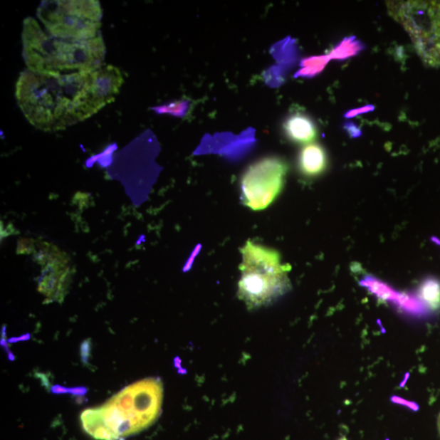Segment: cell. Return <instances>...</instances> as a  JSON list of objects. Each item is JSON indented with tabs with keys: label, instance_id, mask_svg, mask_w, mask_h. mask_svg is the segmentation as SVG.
I'll return each mask as SVG.
<instances>
[{
	"label": "cell",
	"instance_id": "13",
	"mask_svg": "<svg viewBox=\"0 0 440 440\" xmlns=\"http://www.w3.org/2000/svg\"><path fill=\"white\" fill-rule=\"evenodd\" d=\"M189 106V101L179 100L177 101V103L154 107V108L152 110H154L157 114H167L177 117H184L187 114Z\"/></svg>",
	"mask_w": 440,
	"mask_h": 440
},
{
	"label": "cell",
	"instance_id": "7",
	"mask_svg": "<svg viewBox=\"0 0 440 440\" xmlns=\"http://www.w3.org/2000/svg\"><path fill=\"white\" fill-rule=\"evenodd\" d=\"M288 137L298 143H309L317 137L318 131L311 118L306 115L290 116L285 123Z\"/></svg>",
	"mask_w": 440,
	"mask_h": 440
},
{
	"label": "cell",
	"instance_id": "20",
	"mask_svg": "<svg viewBox=\"0 0 440 440\" xmlns=\"http://www.w3.org/2000/svg\"><path fill=\"white\" fill-rule=\"evenodd\" d=\"M51 392L56 394H66L69 393L70 388H66L60 385H55L52 388H51Z\"/></svg>",
	"mask_w": 440,
	"mask_h": 440
},
{
	"label": "cell",
	"instance_id": "16",
	"mask_svg": "<svg viewBox=\"0 0 440 440\" xmlns=\"http://www.w3.org/2000/svg\"><path fill=\"white\" fill-rule=\"evenodd\" d=\"M374 109H375V107L374 105H365L363 107H360V108H358V109H354V110H349L348 112H346L345 115H344V117H345L346 118H352L355 116L364 115V114H366V112L374 111Z\"/></svg>",
	"mask_w": 440,
	"mask_h": 440
},
{
	"label": "cell",
	"instance_id": "6",
	"mask_svg": "<svg viewBox=\"0 0 440 440\" xmlns=\"http://www.w3.org/2000/svg\"><path fill=\"white\" fill-rule=\"evenodd\" d=\"M286 173L287 165L278 157H269L253 163L241 179L245 205L253 211L267 208L283 188Z\"/></svg>",
	"mask_w": 440,
	"mask_h": 440
},
{
	"label": "cell",
	"instance_id": "18",
	"mask_svg": "<svg viewBox=\"0 0 440 440\" xmlns=\"http://www.w3.org/2000/svg\"><path fill=\"white\" fill-rule=\"evenodd\" d=\"M344 127H345V130L349 134L350 137L352 138H357L360 137L361 134H362L359 127L355 125V124L353 122L346 123Z\"/></svg>",
	"mask_w": 440,
	"mask_h": 440
},
{
	"label": "cell",
	"instance_id": "17",
	"mask_svg": "<svg viewBox=\"0 0 440 440\" xmlns=\"http://www.w3.org/2000/svg\"><path fill=\"white\" fill-rule=\"evenodd\" d=\"M6 326H3V329H2V332H1V346L4 347V351L6 352V353L8 354V357L10 360L14 361L15 360V357L14 355L12 353V352L10 351L9 349V345L8 344V342L6 340Z\"/></svg>",
	"mask_w": 440,
	"mask_h": 440
},
{
	"label": "cell",
	"instance_id": "8",
	"mask_svg": "<svg viewBox=\"0 0 440 440\" xmlns=\"http://www.w3.org/2000/svg\"><path fill=\"white\" fill-rule=\"evenodd\" d=\"M300 167L302 172L309 177L323 172L326 167V155L323 147L318 144L304 147L300 156Z\"/></svg>",
	"mask_w": 440,
	"mask_h": 440
},
{
	"label": "cell",
	"instance_id": "4",
	"mask_svg": "<svg viewBox=\"0 0 440 440\" xmlns=\"http://www.w3.org/2000/svg\"><path fill=\"white\" fill-rule=\"evenodd\" d=\"M388 14L409 33L424 65L440 67V1H387Z\"/></svg>",
	"mask_w": 440,
	"mask_h": 440
},
{
	"label": "cell",
	"instance_id": "12",
	"mask_svg": "<svg viewBox=\"0 0 440 440\" xmlns=\"http://www.w3.org/2000/svg\"><path fill=\"white\" fill-rule=\"evenodd\" d=\"M421 297L433 309L440 307V286L436 281L429 280L422 284Z\"/></svg>",
	"mask_w": 440,
	"mask_h": 440
},
{
	"label": "cell",
	"instance_id": "9",
	"mask_svg": "<svg viewBox=\"0 0 440 440\" xmlns=\"http://www.w3.org/2000/svg\"><path fill=\"white\" fill-rule=\"evenodd\" d=\"M365 48V44L357 37H346L331 51L328 56L330 60L342 61L357 56Z\"/></svg>",
	"mask_w": 440,
	"mask_h": 440
},
{
	"label": "cell",
	"instance_id": "14",
	"mask_svg": "<svg viewBox=\"0 0 440 440\" xmlns=\"http://www.w3.org/2000/svg\"><path fill=\"white\" fill-rule=\"evenodd\" d=\"M117 149L116 145H112L109 147L108 149L105 150L103 154H100L97 156H93L88 160L87 167H91L94 164L95 162H98L101 167H108L110 165L112 162V154Z\"/></svg>",
	"mask_w": 440,
	"mask_h": 440
},
{
	"label": "cell",
	"instance_id": "10",
	"mask_svg": "<svg viewBox=\"0 0 440 440\" xmlns=\"http://www.w3.org/2000/svg\"><path fill=\"white\" fill-rule=\"evenodd\" d=\"M328 55L314 56L302 60L301 69L295 73V77L313 78L323 72L329 63Z\"/></svg>",
	"mask_w": 440,
	"mask_h": 440
},
{
	"label": "cell",
	"instance_id": "3",
	"mask_svg": "<svg viewBox=\"0 0 440 440\" xmlns=\"http://www.w3.org/2000/svg\"><path fill=\"white\" fill-rule=\"evenodd\" d=\"M241 253L239 297L248 309L267 306L290 290L291 267L281 263L278 251L248 241Z\"/></svg>",
	"mask_w": 440,
	"mask_h": 440
},
{
	"label": "cell",
	"instance_id": "5",
	"mask_svg": "<svg viewBox=\"0 0 440 440\" xmlns=\"http://www.w3.org/2000/svg\"><path fill=\"white\" fill-rule=\"evenodd\" d=\"M37 16L51 36L89 41L101 33L103 10L98 0H54L41 2Z\"/></svg>",
	"mask_w": 440,
	"mask_h": 440
},
{
	"label": "cell",
	"instance_id": "15",
	"mask_svg": "<svg viewBox=\"0 0 440 440\" xmlns=\"http://www.w3.org/2000/svg\"><path fill=\"white\" fill-rule=\"evenodd\" d=\"M92 347H93V343H92V340H90V338H88V340H84L81 344L80 355H81L82 362L83 363L84 365H89V359H90V357H91Z\"/></svg>",
	"mask_w": 440,
	"mask_h": 440
},
{
	"label": "cell",
	"instance_id": "1",
	"mask_svg": "<svg viewBox=\"0 0 440 440\" xmlns=\"http://www.w3.org/2000/svg\"><path fill=\"white\" fill-rule=\"evenodd\" d=\"M123 83L121 70L111 65L64 75H39L26 69L16 82V99L32 126L58 132L114 103Z\"/></svg>",
	"mask_w": 440,
	"mask_h": 440
},
{
	"label": "cell",
	"instance_id": "19",
	"mask_svg": "<svg viewBox=\"0 0 440 440\" xmlns=\"http://www.w3.org/2000/svg\"><path fill=\"white\" fill-rule=\"evenodd\" d=\"M88 389L85 387H73L70 388L69 393L72 394L73 397H85V394L88 393Z\"/></svg>",
	"mask_w": 440,
	"mask_h": 440
},
{
	"label": "cell",
	"instance_id": "11",
	"mask_svg": "<svg viewBox=\"0 0 440 440\" xmlns=\"http://www.w3.org/2000/svg\"><path fill=\"white\" fill-rule=\"evenodd\" d=\"M360 284L368 288L377 298L387 301L396 302L399 293L394 291L392 287L385 284L384 282L374 278V276H365Z\"/></svg>",
	"mask_w": 440,
	"mask_h": 440
},
{
	"label": "cell",
	"instance_id": "2",
	"mask_svg": "<svg viewBox=\"0 0 440 440\" xmlns=\"http://www.w3.org/2000/svg\"><path fill=\"white\" fill-rule=\"evenodd\" d=\"M21 39L27 69L39 75L93 72L104 65L106 47L103 33L89 41L61 38L44 31L30 16L23 21Z\"/></svg>",
	"mask_w": 440,
	"mask_h": 440
},
{
	"label": "cell",
	"instance_id": "21",
	"mask_svg": "<svg viewBox=\"0 0 440 440\" xmlns=\"http://www.w3.org/2000/svg\"><path fill=\"white\" fill-rule=\"evenodd\" d=\"M30 338H31V335L30 334H26V335H22L21 337L10 338V340H9L8 342L9 343H15V342H20V341L29 340Z\"/></svg>",
	"mask_w": 440,
	"mask_h": 440
}]
</instances>
